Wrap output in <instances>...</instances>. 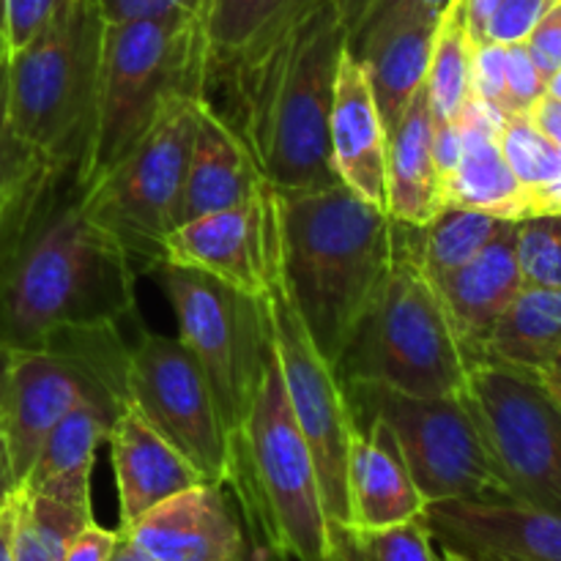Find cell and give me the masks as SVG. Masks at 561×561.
<instances>
[{
	"mask_svg": "<svg viewBox=\"0 0 561 561\" xmlns=\"http://www.w3.org/2000/svg\"><path fill=\"white\" fill-rule=\"evenodd\" d=\"M504 162L524 190L546 184L561 173V151L531 124L529 115H507L499 131Z\"/></svg>",
	"mask_w": 561,
	"mask_h": 561,
	"instance_id": "obj_34",
	"label": "cell"
},
{
	"mask_svg": "<svg viewBox=\"0 0 561 561\" xmlns=\"http://www.w3.org/2000/svg\"><path fill=\"white\" fill-rule=\"evenodd\" d=\"M436 31L438 25H425V22L392 27L354 55L370 80L373 99H376L387 137L403 118L416 91L425 85Z\"/></svg>",
	"mask_w": 561,
	"mask_h": 561,
	"instance_id": "obj_27",
	"label": "cell"
},
{
	"mask_svg": "<svg viewBox=\"0 0 561 561\" xmlns=\"http://www.w3.org/2000/svg\"><path fill=\"white\" fill-rule=\"evenodd\" d=\"M548 214H561V173L535 190H524L520 219L548 217Z\"/></svg>",
	"mask_w": 561,
	"mask_h": 561,
	"instance_id": "obj_45",
	"label": "cell"
},
{
	"mask_svg": "<svg viewBox=\"0 0 561 561\" xmlns=\"http://www.w3.org/2000/svg\"><path fill=\"white\" fill-rule=\"evenodd\" d=\"M14 491H16V480H14V471H11L5 438H3V433H0V502H9L11 493Z\"/></svg>",
	"mask_w": 561,
	"mask_h": 561,
	"instance_id": "obj_49",
	"label": "cell"
},
{
	"mask_svg": "<svg viewBox=\"0 0 561 561\" xmlns=\"http://www.w3.org/2000/svg\"><path fill=\"white\" fill-rule=\"evenodd\" d=\"M340 383L362 381L409 394H460L469 356L420 261V228L394 222L392 266L334 365Z\"/></svg>",
	"mask_w": 561,
	"mask_h": 561,
	"instance_id": "obj_6",
	"label": "cell"
},
{
	"mask_svg": "<svg viewBox=\"0 0 561 561\" xmlns=\"http://www.w3.org/2000/svg\"><path fill=\"white\" fill-rule=\"evenodd\" d=\"M561 356V290L524 285L477 351L474 365L540 378Z\"/></svg>",
	"mask_w": 561,
	"mask_h": 561,
	"instance_id": "obj_26",
	"label": "cell"
},
{
	"mask_svg": "<svg viewBox=\"0 0 561 561\" xmlns=\"http://www.w3.org/2000/svg\"><path fill=\"white\" fill-rule=\"evenodd\" d=\"M272 197L274 190L263 181L252 201L181 222L164 239V263L195 268L261 299L266 290Z\"/></svg>",
	"mask_w": 561,
	"mask_h": 561,
	"instance_id": "obj_17",
	"label": "cell"
},
{
	"mask_svg": "<svg viewBox=\"0 0 561 561\" xmlns=\"http://www.w3.org/2000/svg\"><path fill=\"white\" fill-rule=\"evenodd\" d=\"M515 255L524 285L561 290V214L515 225Z\"/></svg>",
	"mask_w": 561,
	"mask_h": 561,
	"instance_id": "obj_35",
	"label": "cell"
},
{
	"mask_svg": "<svg viewBox=\"0 0 561 561\" xmlns=\"http://www.w3.org/2000/svg\"><path fill=\"white\" fill-rule=\"evenodd\" d=\"M203 99L175 96L121 162L80 190L82 206L124 247L137 272H157L164 263V239L179 225Z\"/></svg>",
	"mask_w": 561,
	"mask_h": 561,
	"instance_id": "obj_10",
	"label": "cell"
},
{
	"mask_svg": "<svg viewBox=\"0 0 561 561\" xmlns=\"http://www.w3.org/2000/svg\"><path fill=\"white\" fill-rule=\"evenodd\" d=\"M157 274L179 318V340L201 365L228 436H236L272 359L266 301L195 268L162 263Z\"/></svg>",
	"mask_w": 561,
	"mask_h": 561,
	"instance_id": "obj_11",
	"label": "cell"
},
{
	"mask_svg": "<svg viewBox=\"0 0 561 561\" xmlns=\"http://www.w3.org/2000/svg\"><path fill=\"white\" fill-rule=\"evenodd\" d=\"M447 208L444 179L433 157V113L425 85L387 137V214L425 228Z\"/></svg>",
	"mask_w": 561,
	"mask_h": 561,
	"instance_id": "obj_24",
	"label": "cell"
},
{
	"mask_svg": "<svg viewBox=\"0 0 561 561\" xmlns=\"http://www.w3.org/2000/svg\"><path fill=\"white\" fill-rule=\"evenodd\" d=\"M118 531L153 561H268L277 557L252 540L233 491L211 482L175 493Z\"/></svg>",
	"mask_w": 561,
	"mask_h": 561,
	"instance_id": "obj_15",
	"label": "cell"
},
{
	"mask_svg": "<svg viewBox=\"0 0 561 561\" xmlns=\"http://www.w3.org/2000/svg\"><path fill=\"white\" fill-rule=\"evenodd\" d=\"M507 115L493 104L471 96L460 113V159L444 184L447 206L474 208L499 219L520 222L524 186L513 175L499 148V131Z\"/></svg>",
	"mask_w": 561,
	"mask_h": 561,
	"instance_id": "obj_23",
	"label": "cell"
},
{
	"mask_svg": "<svg viewBox=\"0 0 561 561\" xmlns=\"http://www.w3.org/2000/svg\"><path fill=\"white\" fill-rule=\"evenodd\" d=\"M64 0H0V14H3V38L5 55L25 47L58 11Z\"/></svg>",
	"mask_w": 561,
	"mask_h": 561,
	"instance_id": "obj_40",
	"label": "cell"
},
{
	"mask_svg": "<svg viewBox=\"0 0 561 561\" xmlns=\"http://www.w3.org/2000/svg\"><path fill=\"white\" fill-rule=\"evenodd\" d=\"M318 0H208L203 11L206 85L219 69L272 42Z\"/></svg>",
	"mask_w": 561,
	"mask_h": 561,
	"instance_id": "obj_28",
	"label": "cell"
},
{
	"mask_svg": "<svg viewBox=\"0 0 561 561\" xmlns=\"http://www.w3.org/2000/svg\"><path fill=\"white\" fill-rule=\"evenodd\" d=\"M115 411L102 405H77L53 427L20 488L55 499L77 513L93 515L91 474L99 444L107 442Z\"/></svg>",
	"mask_w": 561,
	"mask_h": 561,
	"instance_id": "obj_25",
	"label": "cell"
},
{
	"mask_svg": "<svg viewBox=\"0 0 561 561\" xmlns=\"http://www.w3.org/2000/svg\"><path fill=\"white\" fill-rule=\"evenodd\" d=\"M340 9V16H343L345 22V31H351V27L356 25V22L362 20V14H365L367 9H370L373 0H334Z\"/></svg>",
	"mask_w": 561,
	"mask_h": 561,
	"instance_id": "obj_50",
	"label": "cell"
},
{
	"mask_svg": "<svg viewBox=\"0 0 561 561\" xmlns=\"http://www.w3.org/2000/svg\"><path fill=\"white\" fill-rule=\"evenodd\" d=\"M252 540L290 561H334V531L323 507L312 449L296 425L272 345L261 392L230 436V477Z\"/></svg>",
	"mask_w": 561,
	"mask_h": 561,
	"instance_id": "obj_4",
	"label": "cell"
},
{
	"mask_svg": "<svg viewBox=\"0 0 561 561\" xmlns=\"http://www.w3.org/2000/svg\"><path fill=\"white\" fill-rule=\"evenodd\" d=\"M102 44L99 0H64L25 47L5 55L11 129L53 168L77 170L88 146Z\"/></svg>",
	"mask_w": 561,
	"mask_h": 561,
	"instance_id": "obj_7",
	"label": "cell"
},
{
	"mask_svg": "<svg viewBox=\"0 0 561 561\" xmlns=\"http://www.w3.org/2000/svg\"><path fill=\"white\" fill-rule=\"evenodd\" d=\"M513 219H499L474 208L447 206L431 225L420 228V261L431 279L455 272L480 255Z\"/></svg>",
	"mask_w": 561,
	"mask_h": 561,
	"instance_id": "obj_30",
	"label": "cell"
},
{
	"mask_svg": "<svg viewBox=\"0 0 561 561\" xmlns=\"http://www.w3.org/2000/svg\"><path fill=\"white\" fill-rule=\"evenodd\" d=\"M49 162L31 151L9 124L5 107V60L0 64V219L11 217L16 208L25 206L38 186L55 173Z\"/></svg>",
	"mask_w": 561,
	"mask_h": 561,
	"instance_id": "obj_33",
	"label": "cell"
},
{
	"mask_svg": "<svg viewBox=\"0 0 561 561\" xmlns=\"http://www.w3.org/2000/svg\"><path fill=\"white\" fill-rule=\"evenodd\" d=\"M126 354L118 327L75 329L42 348H11L0 383V433L16 488L25 482L44 438L77 405L121 414L126 400Z\"/></svg>",
	"mask_w": 561,
	"mask_h": 561,
	"instance_id": "obj_8",
	"label": "cell"
},
{
	"mask_svg": "<svg viewBox=\"0 0 561 561\" xmlns=\"http://www.w3.org/2000/svg\"><path fill=\"white\" fill-rule=\"evenodd\" d=\"M181 93L206 96V36L197 11L104 22L96 107L75 170L77 186L85 190L121 162Z\"/></svg>",
	"mask_w": 561,
	"mask_h": 561,
	"instance_id": "obj_5",
	"label": "cell"
},
{
	"mask_svg": "<svg viewBox=\"0 0 561 561\" xmlns=\"http://www.w3.org/2000/svg\"><path fill=\"white\" fill-rule=\"evenodd\" d=\"M537 381H540L542 387H546V392L551 394V398L561 405V356L557 362H553L551 367H548L546 373H542L540 378H537Z\"/></svg>",
	"mask_w": 561,
	"mask_h": 561,
	"instance_id": "obj_52",
	"label": "cell"
},
{
	"mask_svg": "<svg viewBox=\"0 0 561 561\" xmlns=\"http://www.w3.org/2000/svg\"><path fill=\"white\" fill-rule=\"evenodd\" d=\"M5 60V38H3V14H0V64Z\"/></svg>",
	"mask_w": 561,
	"mask_h": 561,
	"instance_id": "obj_55",
	"label": "cell"
},
{
	"mask_svg": "<svg viewBox=\"0 0 561 561\" xmlns=\"http://www.w3.org/2000/svg\"><path fill=\"white\" fill-rule=\"evenodd\" d=\"M332 159L340 184L387 211V129L359 60L345 49L334 82Z\"/></svg>",
	"mask_w": 561,
	"mask_h": 561,
	"instance_id": "obj_19",
	"label": "cell"
},
{
	"mask_svg": "<svg viewBox=\"0 0 561 561\" xmlns=\"http://www.w3.org/2000/svg\"><path fill=\"white\" fill-rule=\"evenodd\" d=\"M546 96H551V99H557V102H561V69H557L551 77H548Z\"/></svg>",
	"mask_w": 561,
	"mask_h": 561,
	"instance_id": "obj_54",
	"label": "cell"
},
{
	"mask_svg": "<svg viewBox=\"0 0 561 561\" xmlns=\"http://www.w3.org/2000/svg\"><path fill=\"white\" fill-rule=\"evenodd\" d=\"M351 416L381 420L392 431L422 499H510L466 394H409L378 383L345 381Z\"/></svg>",
	"mask_w": 561,
	"mask_h": 561,
	"instance_id": "obj_9",
	"label": "cell"
},
{
	"mask_svg": "<svg viewBox=\"0 0 561 561\" xmlns=\"http://www.w3.org/2000/svg\"><path fill=\"white\" fill-rule=\"evenodd\" d=\"M137 266L82 206L75 168L44 181L0 261V345L42 348L135 316Z\"/></svg>",
	"mask_w": 561,
	"mask_h": 561,
	"instance_id": "obj_1",
	"label": "cell"
},
{
	"mask_svg": "<svg viewBox=\"0 0 561 561\" xmlns=\"http://www.w3.org/2000/svg\"><path fill=\"white\" fill-rule=\"evenodd\" d=\"M529 118L548 140L561 151V102L551 96H542L535 107L529 110Z\"/></svg>",
	"mask_w": 561,
	"mask_h": 561,
	"instance_id": "obj_46",
	"label": "cell"
},
{
	"mask_svg": "<svg viewBox=\"0 0 561 561\" xmlns=\"http://www.w3.org/2000/svg\"><path fill=\"white\" fill-rule=\"evenodd\" d=\"M466 400L513 502L561 515V405L537 378L469 365Z\"/></svg>",
	"mask_w": 561,
	"mask_h": 561,
	"instance_id": "obj_13",
	"label": "cell"
},
{
	"mask_svg": "<svg viewBox=\"0 0 561 561\" xmlns=\"http://www.w3.org/2000/svg\"><path fill=\"white\" fill-rule=\"evenodd\" d=\"M0 561H14V513H11V499L0 515Z\"/></svg>",
	"mask_w": 561,
	"mask_h": 561,
	"instance_id": "obj_48",
	"label": "cell"
},
{
	"mask_svg": "<svg viewBox=\"0 0 561 561\" xmlns=\"http://www.w3.org/2000/svg\"><path fill=\"white\" fill-rule=\"evenodd\" d=\"M422 518L442 551L466 561H561V515L531 504L447 499Z\"/></svg>",
	"mask_w": 561,
	"mask_h": 561,
	"instance_id": "obj_16",
	"label": "cell"
},
{
	"mask_svg": "<svg viewBox=\"0 0 561 561\" xmlns=\"http://www.w3.org/2000/svg\"><path fill=\"white\" fill-rule=\"evenodd\" d=\"M392 431L381 420H354L348 444V526L383 529L425 513Z\"/></svg>",
	"mask_w": 561,
	"mask_h": 561,
	"instance_id": "obj_20",
	"label": "cell"
},
{
	"mask_svg": "<svg viewBox=\"0 0 561 561\" xmlns=\"http://www.w3.org/2000/svg\"><path fill=\"white\" fill-rule=\"evenodd\" d=\"M546 96V77L531 60L526 44L507 47V115H529L540 99Z\"/></svg>",
	"mask_w": 561,
	"mask_h": 561,
	"instance_id": "obj_39",
	"label": "cell"
},
{
	"mask_svg": "<svg viewBox=\"0 0 561 561\" xmlns=\"http://www.w3.org/2000/svg\"><path fill=\"white\" fill-rule=\"evenodd\" d=\"M460 146H463L460 121H436L433 118V157H436L438 173H442L444 184H447L449 173H453L455 164H458Z\"/></svg>",
	"mask_w": 561,
	"mask_h": 561,
	"instance_id": "obj_44",
	"label": "cell"
},
{
	"mask_svg": "<svg viewBox=\"0 0 561 561\" xmlns=\"http://www.w3.org/2000/svg\"><path fill=\"white\" fill-rule=\"evenodd\" d=\"M471 96L507 110V47L493 42L471 44ZM507 115V113H504Z\"/></svg>",
	"mask_w": 561,
	"mask_h": 561,
	"instance_id": "obj_37",
	"label": "cell"
},
{
	"mask_svg": "<svg viewBox=\"0 0 561 561\" xmlns=\"http://www.w3.org/2000/svg\"><path fill=\"white\" fill-rule=\"evenodd\" d=\"M348 31L334 0H318L272 42L208 80L225 85L233 113H219L244 140L257 173L277 192L340 186L332 159V107Z\"/></svg>",
	"mask_w": 561,
	"mask_h": 561,
	"instance_id": "obj_2",
	"label": "cell"
},
{
	"mask_svg": "<svg viewBox=\"0 0 561 561\" xmlns=\"http://www.w3.org/2000/svg\"><path fill=\"white\" fill-rule=\"evenodd\" d=\"M5 504H9V502H0V515H3V510H5Z\"/></svg>",
	"mask_w": 561,
	"mask_h": 561,
	"instance_id": "obj_58",
	"label": "cell"
},
{
	"mask_svg": "<svg viewBox=\"0 0 561 561\" xmlns=\"http://www.w3.org/2000/svg\"><path fill=\"white\" fill-rule=\"evenodd\" d=\"M261 186L263 175L257 173L252 153L247 151L239 131L219 115V110L208 99H203L190 164H186L179 225L203 214L241 206L252 201Z\"/></svg>",
	"mask_w": 561,
	"mask_h": 561,
	"instance_id": "obj_21",
	"label": "cell"
},
{
	"mask_svg": "<svg viewBox=\"0 0 561 561\" xmlns=\"http://www.w3.org/2000/svg\"><path fill=\"white\" fill-rule=\"evenodd\" d=\"M471 38L466 31L463 9L455 0L453 9L438 22L433 42L431 66H427L425 91L431 113L436 121H458L466 102L471 99Z\"/></svg>",
	"mask_w": 561,
	"mask_h": 561,
	"instance_id": "obj_31",
	"label": "cell"
},
{
	"mask_svg": "<svg viewBox=\"0 0 561 561\" xmlns=\"http://www.w3.org/2000/svg\"><path fill=\"white\" fill-rule=\"evenodd\" d=\"M334 561H438V553L425 518L416 515L383 529L345 526L334 535Z\"/></svg>",
	"mask_w": 561,
	"mask_h": 561,
	"instance_id": "obj_32",
	"label": "cell"
},
{
	"mask_svg": "<svg viewBox=\"0 0 561 561\" xmlns=\"http://www.w3.org/2000/svg\"><path fill=\"white\" fill-rule=\"evenodd\" d=\"M107 444L118 491V529L131 526L175 493L206 482L131 403L115 416Z\"/></svg>",
	"mask_w": 561,
	"mask_h": 561,
	"instance_id": "obj_18",
	"label": "cell"
},
{
	"mask_svg": "<svg viewBox=\"0 0 561 561\" xmlns=\"http://www.w3.org/2000/svg\"><path fill=\"white\" fill-rule=\"evenodd\" d=\"M438 561H466V559L458 557V553H453V551H442L438 553Z\"/></svg>",
	"mask_w": 561,
	"mask_h": 561,
	"instance_id": "obj_56",
	"label": "cell"
},
{
	"mask_svg": "<svg viewBox=\"0 0 561 561\" xmlns=\"http://www.w3.org/2000/svg\"><path fill=\"white\" fill-rule=\"evenodd\" d=\"M118 535H121V531H118ZM110 561H153V559H148L146 553H140L135 546H131V542H126L124 537H121L118 546H115V551H113V557H110ZM268 561H290V559L272 557Z\"/></svg>",
	"mask_w": 561,
	"mask_h": 561,
	"instance_id": "obj_51",
	"label": "cell"
},
{
	"mask_svg": "<svg viewBox=\"0 0 561 561\" xmlns=\"http://www.w3.org/2000/svg\"><path fill=\"white\" fill-rule=\"evenodd\" d=\"M208 0H99L104 22H126L168 11H197L203 16Z\"/></svg>",
	"mask_w": 561,
	"mask_h": 561,
	"instance_id": "obj_42",
	"label": "cell"
},
{
	"mask_svg": "<svg viewBox=\"0 0 561 561\" xmlns=\"http://www.w3.org/2000/svg\"><path fill=\"white\" fill-rule=\"evenodd\" d=\"M526 49H529L540 75L546 77V82L553 71L561 69V0H553L548 5V11L526 38Z\"/></svg>",
	"mask_w": 561,
	"mask_h": 561,
	"instance_id": "obj_41",
	"label": "cell"
},
{
	"mask_svg": "<svg viewBox=\"0 0 561 561\" xmlns=\"http://www.w3.org/2000/svg\"><path fill=\"white\" fill-rule=\"evenodd\" d=\"M515 225L518 222L504 225L502 233L469 263L433 279L447 307L455 334L469 356V365H474L482 340L491 332L504 307L524 288L518 255H515Z\"/></svg>",
	"mask_w": 561,
	"mask_h": 561,
	"instance_id": "obj_22",
	"label": "cell"
},
{
	"mask_svg": "<svg viewBox=\"0 0 561 561\" xmlns=\"http://www.w3.org/2000/svg\"><path fill=\"white\" fill-rule=\"evenodd\" d=\"M14 513V561H64L71 540L93 520L55 499L16 488L11 493Z\"/></svg>",
	"mask_w": 561,
	"mask_h": 561,
	"instance_id": "obj_29",
	"label": "cell"
},
{
	"mask_svg": "<svg viewBox=\"0 0 561 561\" xmlns=\"http://www.w3.org/2000/svg\"><path fill=\"white\" fill-rule=\"evenodd\" d=\"M44 186V184H42ZM42 186H38V190H42ZM36 190V192H38ZM36 197V195H33ZM31 197V201H33ZM27 201V203H31ZM27 203L22 208H16L14 214H11V217H5V219H0V261H3V255H5V247H9V239H11V233H14V228H16V222H20V217H22V211H25L27 208Z\"/></svg>",
	"mask_w": 561,
	"mask_h": 561,
	"instance_id": "obj_53",
	"label": "cell"
},
{
	"mask_svg": "<svg viewBox=\"0 0 561 561\" xmlns=\"http://www.w3.org/2000/svg\"><path fill=\"white\" fill-rule=\"evenodd\" d=\"M453 5L455 0H373L370 9L348 31V53L356 55L365 44L392 27L414 25V22L438 25Z\"/></svg>",
	"mask_w": 561,
	"mask_h": 561,
	"instance_id": "obj_36",
	"label": "cell"
},
{
	"mask_svg": "<svg viewBox=\"0 0 561 561\" xmlns=\"http://www.w3.org/2000/svg\"><path fill=\"white\" fill-rule=\"evenodd\" d=\"M274 190V186H272ZM272 334L274 354H277L279 373H283L285 394L296 425L305 433L312 449L318 480L323 491L329 524L337 535L348 526V444L354 416L345 400L343 383L329 365L327 356L318 351L296 310L290 290L285 285L283 263L277 247V214L272 197V236H268L266 255V290H263Z\"/></svg>",
	"mask_w": 561,
	"mask_h": 561,
	"instance_id": "obj_12",
	"label": "cell"
},
{
	"mask_svg": "<svg viewBox=\"0 0 561 561\" xmlns=\"http://www.w3.org/2000/svg\"><path fill=\"white\" fill-rule=\"evenodd\" d=\"M126 400L211 485L230 477V436L201 365L179 337L142 332L126 354Z\"/></svg>",
	"mask_w": 561,
	"mask_h": 561,
	"instance_id": "obj_14",
	"label": "cell"
},
{
	"mask_svg": "<svg viewBox=\"0 0 561 561\" xmlns=\"http://www.w3.org/2000/svg\"><path fill=\"white\" fill-rule=\"evenodd\" d=\"M496 5L499 0H460V9H463L466 31H469L471 44L485 42V25L488 20H491Z\"/></svg>",
	"mask_w": 561,
	"mask_h": 561,
	"instance_id": "obj_47",
	"label": "cell"
},
{
	"mask_svg": "<svg viewBox=\"0 0 561 561\" xmlns=\"http://www.w3.org/2000/svg\"><path fill=\"white\" fill-rule=\"evenodd\" d=\"M551 3L553 0H499L485 25V42L502 44V47L526 44Z\"/></svg>",
	"mask_w": 561,
	"mask_h": 561,
	"instance_id": "obj_38",
	"label": "cell"
},
{
	"mask_svg": "<svg viewBox=\"0 0 561 561\" xmlns=\"http://www.w3.org/2000/svg\"><path fill=\"white\" fill-rule=\"evenodd\" d=\"M274 214L290 299L334 367L392 266L394 219L343 184L274 190Z\"/></svg>",
	"mask_w": 561,
	"mask_h": 561,
	"instance_id": "obj_3",
	"label": "cell"
},
{
	"mask_svg": "<svg viewBox=\"0 0 561 561\" xmlns=\"http://www.w3.org/2000/svg\"><path fill=\"white\" fill-rule=\"evenodd\" d=\"M118 540V531H110L104 529V526H99L96 520H91V524L82 526L80 535L71 540L64 561H110Z\"/></svg>",
	"mask_w": 561,
	"mask_h": 561,
	"instance_id": "obj_43",
	"label": "cell"
},
{
	"mask_svg": "<svg viewBox=\"0 0 561 561\" xmlns=\"http://www.w3.org/2000/svg\"><path fill=\"white\" fill-rule=\"evenodd\" d=\"M5 356H9V348L0 345V383H3V370H5Z\"/></svg>",
	"mask_w": 561,
	"mask_h": 561,
	"instance_id": "obj_57",
	"label": "cell"
}]
</instances>
